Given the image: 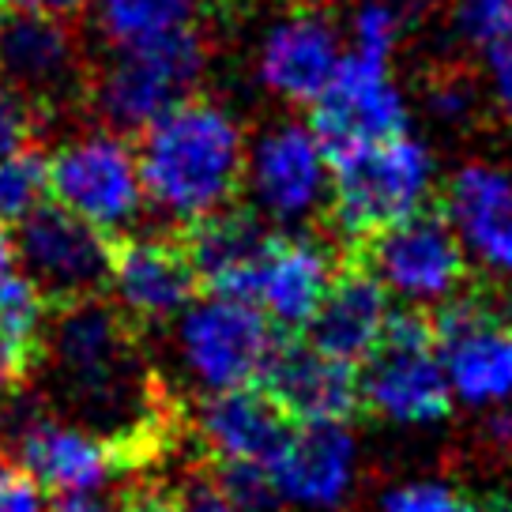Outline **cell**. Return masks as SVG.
<instances>
[{"instance_id":"cell-1","label":"cell","mask_w":512,"mask_h":512,"mask_svg":"<svg viewBox=\"0 0 512 512\" xmlns=\"http://www.w3.org/2000/svg\"><path fill=\"white\" fill-rule=\"evenodd\" d=\"M245 159V125L230 106L204 95L162 113L140 136L136 151L147 204L177 226L238 204V192H245Z\"/></svg>"},{"instance_id":"cell-2","label":"cell","mask_w":512,"mask_h":512,"mask_svg":"<svg viewBox=\"0 0 512 512\" xmlns=\"http://www.w3.org/2000/svg\"><path fill=\"white\" fill-rule=\"evenodd\" d=\"M208 61L211 46L200 23L110 49L102 61H91L83 113L106 132L144 136L162 113L196 95L208 76Z\"/></svg>"},{"instance_id":"cell-3","label":"cell","mask_w":512,"mask_h":512,"mask_svg":"<svg viewBox=\"0 0 512 512\" xmlns=\"http://www.w3.org/2000/svg\"><path fill=\"white\" fill-rule=\"evenodd\" d=\"M437 185L441 170L433 147L415 132H400L332 159L328 208L347 238L369 241L388 226L430 211Z\"/></svg>"},{"instance_id":"cell-4","label":"cell","mask_w":512,"mask_h":512,"mask_svg":"<svg viewBox=\"0 0 512 512\" xmlns=\"http://www.w3.org/2000/svg\"><path fill=\"white\" fill-rule=\"evenodd\" d=\"M362 392L369 415L392 422H441L452 415V384L437 354L426 309H392L381 343L362 362Z\"/></svg>"},{"instance_id":"cell-5","label":"cell","mask_w":512,"mask_h":512,"mask_svg":"<svg viewBox=\"0 0 512 512\" xmlns=\"http://www.w3.org/2000/svg\"><path fill=\"white\" fill-rule=\"evenodd\" d=\"M245 196L256 215L283 230H302L328 208L332 151L313 121L283 117L256 132L245 159Z\"/></svg>"},{"instance_id":"cell-6","label":"cell","mask_w":512,"mask_h":512,"mask_svg":"<svg viewBox=\"0 0 512 512\" xmlns=\"http://www.w3.org/2000/svg\"><path fill=\"white\" fill-rule=\"evenodd\" d=\"M49 196L113 238L128 234L147 200L128 136L91 125L61 140L49 155Z\"/></svg>"},{"instance_id":"cell-7","label":"cell","mask_w":512,"mask_h":512,"mask_svg":"<svg viewBox=\"0 0 512 512\" xmlns=\"http://www.w3.org/2000/svg\"><path fill=\"white\" fill-rule=\"evenodd\" d=\"M91 57L76 19L0 12V80L53 125L61 113L83 110Z\"/></svg>"},{"instance_id":"cell-8","label":"cell","mask_w":512,"mask_h":512,"mask_svg":"<svg viewBox=\"0 0 512 512\" xmlns=\"http://www.w3.org/2000/svg\"><path fill=\"white\" fill-rule=\"evenodd\" d=\"M113 245L117 238L80 219L76 211L46 200L16 223L12 249L23 275L46 294L49 305L76 302L91 294H110Z\"/></svg>"},{"instance_id":"cell-9","label":"cell","mask_w":512,"mask_h":512,"mask_svg":"<svg viewBox=\"0 0 512 512\" xmlns=\"http://www.w3.org/2000/svg\"><path fill=\"white\" fill-rule=\"evenodd\" d=\"M275 339H279V328L264 317L260 305L245 298H223V294L192 302L177 324L181 362L204 384V392L256 384Z\"/></svg>"},{"instance_id":"cell-10","label":"cell","mask_w":512,"mask_h":512,"mask_svg":"<svg viewBox=\"0 0 512 512\" xmlns=\"http://www.w3.org/2000/svg\"><path fill=\"white\" fill-rule=\"evenodd\" d=\"M369 272L381 279V287L415 309H437L467 287V260L456 230L445 215H411L403 223L388 226L366 241L362 256Z\"/></svg>"},{"instance_id":"cell-11","label":"cell","mask_w":512,"mask_h":512,"mask_svg":"<svg viewBox=\"0 0 512 512\" xmlns=\"http://www.w3.org/2000/svg\"><path fill=\"white\" fill-rule=\"evenodd\" d=\"M313 128L332 159L411 132V98L396 76V61L347 49L336 80L313 106Z\"/></svg>"},{"instance_id":"cell-12","label":"cell","mask_w":512,"mask_h":512,"mask_svg":"<svg viewBox=\"0 0 512 512\" xmlns=\"http://www.w3.org/2000/svg\"><path fill=\"white\" fill-rule=\"evenodd\" d=\"M347 57V38L332 16L294 4L268 19L253 49V76L264 95L283 106H317Z\"/></svg>"},{"instance_id":"cell-13","label":"cell","mask_w":512,"mask_h":512,"mask_svg":"<svg viewBox=\"0 0 512 512\" xmlns=\"http://www.w3.org/2000/svg\"><path fill=\"white\" fill-rule=\"evenodd\" d=\"M433 339L448 384L475 407L512 400V324L501 305L460 290L433 309Z\"/></svg>"},{"instance_id":"cell-14","label":"cell","mask_w":512,"mask_h":512,"mask_svg":"<svg viewBox=\"0 0 512 512\" xmlns=\"http://www.w3.org/2000/svg\"><path fill=\"white\" fill-rule=\"evenodd\" d=\"M200 279L181 234H121L113 245L110 298L140 336H159L196 302Z\"/></svg>"},{"instance_id":"cell-15","label":"cell","mask_w":512,"mask_h":512,"mask_svg":"<svg viewBox=\"0 0 512 512\" xmlns=\"http://www.w3.org/2000/svg\"><path fill=\"white\" fill-rule=\"evenodd\" d=\"M256 388L294 426H320V422L347 426L358 415H369L362 369L328 358L313 343H305V336L279 332L268 362L256 377Z\"/></svg>"},{"instance_id":"cell-16","label":"cell","mask_w":512,"mask_h":512,"mask_svg":"<svg viewBox=\"0 0 512 512\" xmlns=\"http://www.w3.org/2000/svg\"><path fill=\"white\" fill-rule=\"evenodd\" d=\"M448 226L471 264L486 275L512 279V170L494 159L456 166L441 192Z\"/></svg>"},{"instance_id":"cell-17","label":"cell","mask_w":512,"mask_h":512,"mask_svg":"<svg viewBox=\"0 0 512 512\" xmlns=\"http://www.w3.org/2000/svg\"><path fill=\"white\" fill-rule=\"evenodd\" d=\"M185 241L200 290L208 294H223V298H245L253 302L256 279L260 268L275 245V226L256 215L249 204H230L196 219V223L177 230Z\"/></svg>"},{"instance_id":"cell-18","label":"cell","mask_w":512,"mask_h":512,"mask_svg":"<svg viewBox=\"0 0 512 512\" xmlns=\"http://www.w3.org/2000/svg\"><path fill=\"white\" fill-rule=\"evenodd\" d=\"M290 433L294 422L256 384L192 400V437L211 460H253L275 467L290 445Z\"/></svg>"},{"instance_id":"cell-19","label":"cell","mask_w":512,"mask_h":512,"mask_svg":"<svg viewBox=\"0 0 512 512\" xmlns=\"http://www.w3.org/2000/svg\"><path fill=\"white\" fill-rule=\"evenodd\" d=\"M339 275V256L317 234H279L272 253L260 268L253 302L264 309V317L272 320L279 332L302 336L309 320L317 317L320 302L328 298V290Z\"/></svg>"},{"instance_id":"cell-20","label":"cell","mask_w":512,"mask_h":512,"mask_svg":"<svg viewBox=\"0 0 512 512\" xmlns=\"http://www.w3.org/2000/svg\"><path fill=\"white\" fill-rule=\"evenodd\" d=\"M388 317H392V294L381 287V279L366 264H347L339 268L328 298L320 302L317 317L309 320L302 336L328 358L362 369V362L381 343Z\"/></svg>"},{"instance_id":"cell-21","label":"cell","mask_w":512,"mask_h":512,"mask_svg":"<svg viewBox=\"0 0 512 512\" xmlns=\"http://www.w3.org/2000/svg\"><path fill=\"white\" fill-rule=\"evenodd\" d=\"M275 482L283 497L332 509L351 490L354 475V437L347 426L320 422V426H294L290 445L275 460Z\"/></svg>"},{"instance_id":"cell-22","label":"cell","mask_w":512,"mask_h":512,"mask_svg":"<svg viewBox=\"0 0 512 512\" xmlns=\"http://www.w3.org/2000/svg\"><path fill=\"white\" fill-rule=\"evenodd\" d=\"M98 34L110 49L136 46L159 34L196 27L208 0H91Z\"/></svg>"},{"instance_id":"cell-23","label":"cell","mask_w":512,"mask_h":512,"mask_svg":"<svg viewBox=\"0 0 512 512\" xmlns=\"http://www.w3.org/2000/svg\"><path fill=\"white\" fill-rule=\"evenodd\" d=\"M46 324L49 302L34 287V279H27L23 272L0 275V336L27 354L38 373L46 362Z\"/></svg>"},{"instance_id":"cell-24","label":"cell","mask_w":512,"mask_h":512,"mask_svg":"<svg viewBox=\"0 0 512 512\" xmlns=\"http://www.w3.org/2000/svg\"><path fill=\"white\" fill-rule=\"evenodd\" d=\"M49 196V155L38 147L0 159V226H16Z\"/></svg>"},{"instance_id":"cell-25","label":"cell","mask_w":512,"mask_h":512,"mask_svg":"<svg viewBox=\"0 0 512 512\" xmlns=\"http://www.w3.org/2000/svg\"><path fill=\"white\" fill-rule=\"evenodd\" d=\"M381 512H509L501 497H475L452 482H407L384 494Z\"/></svg>"},{"instance_id":"cell-26","label":"cell","mask_w":512,"mask_h":512,"mask_svg":"<svg viewBox=\"0 0 512 512\" xmlns=\"http://www.w3.org/2000/svg\"><path fill=\"white\" fill-rule=\"evenodd\" d=\"M174 464V475H166V479H170V490H174L177 512H238L234 501L226 497L211 460L200 452L196 441H192L185 456H177Z\"/></svg>"},{"instance_id":"cell-27","label":"cell","mask_w":512,"mask_h":512,"mask_svg":"<svg viewBox=\"0 0 512 512\" xmlns=\"http://www.w3.org/2000/svg\"><path fill=\"white\" fill-rule=\"evenodd\" d=\"M211 460V456H208ZM215 475L223 482L226 497L234 501L238 512H279L283 509V490L275 482V471L268 464L253 460H211Z\"/></svg>"},{"instance_id":"cell-28","label":"cell","mask_w":512,"mask_h":512,"mask_svg":"<svg viewBox=\"0 0 512 512\" xmlns=\"http://www.w3.org/2000/svg\"><path fill=\"white\" fill-rule=\"evenodd\" d=\"M448 27L460 46L482 53L512 31V0H452Z\"/></svg>"},{"instance_id":"cell-29","label":"cell","mask_w":512,"mask_h":512,"mask_svg":"<svg viewBox=\"0 0 512 512\" xmlns=\"http://www.w3.org/2000/svg\"><path fill=\"white\" fill-rule=\"evenodd\" d=\"M403 23L396 12H388L377 0H362L354 8L351 27H347V49H358V53H369V57H388L396 61V49L403 42Z\"/></svg>"},{"instance_id":"cell-30","label":"cell","mask_w":512,"mask_h":512,"mask_svg":"<svg viewBox=\"0 0 512 512\" xmlns=\"http://www.w3.org/2000/svg\"><path fill=\"white\" fill-rule=\"evenodd\" d=\"M46 117L34 110L27 98L0 80V159L27 147H38V136L46 132Z\"/></svg>"},{"instance_id":"cell-31","label":"cell","mask_w":512,"mask_h":512,"mask_svg":"<svg viewBox=\"0 0 512 512\" xmlns=\"http://www.w3.org/2000/svg\"><path fill=\"white\" fill-rule=\"evenodd\" d=\"M479 110V91L464 76H441L426 87V113L437 125L460 128L467 125Z\"/></svg>"},{"instance_id":"cell-32","label":"cell","mask_w":512,"mask_h":512,"mask_svg":"<svg viewBox=\"0 0 512 512\" xmlns=\"http://www.w3.org/2000/svg\"><path fill=\"white\" fill-rule=\"evenodd\" d=\"M482 83L494 110L512 125V31L501 34L494 46L482 49Z\"/></svg>"},{"instance_id":"cell-33","label":"cell","mask_w":512,"mask_h":512,"mask_svg":"<svg viewBox=\"0 0 512 512\" xmlns=\"http://www.w3.org/2000/svg\"><path fill=\"white\" fill-rule=\"evenodd\" d=\"M34 381H38V366L0 336V400H12L19 392H27V388H34Z\"/></svg>"},{"instance_id":"cell-34","label":"cell","mask_w":512,"mask_h":512,"mask_svg":"<svg viewBox=\"0 0 512 512\" xmlns=\"http://www.w3.org/2000/svg\"><path fill=\"white\" fill-rule=\"evenodd\" d=\"M0 512H46L38 482L27 479L19 467H8L0 479Z\"/></svg>"},{"instance_id":"cell-35","label":"cell","mask_w":512,"mask_h":512,"mask_svg":"<svg viewBox=\"0 0 512 512\" xmlns=\"http://www.w3.org/2000/svg\"><path fill=\"white\" fill-rule=\"evenodd\" d=\"M8 12H27V16L49 19H76L91 8V0H4Z\"/></svg>"},{"instance_id":"cell-36","label":"cell","mask_w":512,"mask_h":512,"mask_svg":"<svg viewBox=\"0 0 512 512\" xmlns=\"http://www.w3.org/2000/svg\"><path fill=\"white\" fill-rule=\"evenodd\" d=\"M377 4H384L388 12H396V16H400L407 27H411L415 19H422L433 8V0H377Z\"/></svg>"},{"instance_id":"cell-37","label":"cell","mask_w":512,"mask_h":512,"mask_svg":"<svg viewBox=\"0 0 512 512\" xmlns=\"http://www.w3.org/2000/svg\"><path fill=\"white\" fill-rule=\"evenodd\" d=\"M12 260H16V249H12V234L0 226V275L12 272Z\"/></svg>"},{"instance_id":"cell-38","label":"cell","mask_w":512,"mask_h":512,"mask_svg":"<svg viewBox=\"0 0 512 512\" xmlns=\"http://www.w3.org/2000/svg\"><path fill=\"white\" fill-rule=\"evenodd\" d=\"M501 313H505V320L512 324V279H509V290H505V302H501Z\"/></svg>"},{"instance_id":"cell-39","label":"cell","mask_w":512,"mask_h":512,"mask_svg":"<svg viewBox=\"0 0 512 512\" xmlns=\"http://www.w3.org/2000/svg\"><path fill=\"white\" fill-rule=\"evenodd\" d=\"M4 471H8V460H4V448H0V479H4Z\"/></svg>"},{"instance_id":"cell-40","label":"cell","mask_w":512,"mask_h":512,"mask_svg":"<svg viewBox=\"0 0 512 512\" xmlns=\"http://www.w3.org/2000/svg\"><path fill=\"white\" fill-rule=\"evenodd\" d=\"M298 4H313V0H298Z\"/></svg>"},{"instance_id":"cell-41","label":"cell","mask_w":512,"mask_h":512,"mask_svg":"<svg viewBox=\"0 0 512 512\" xmlns=\"http://www.w3.org/2000/svg\"><path fill=\"white\" fill-rule=\"evenodd\" d=\"M0 12H4V0H0Z\"/></svg>"}]
</instances>
